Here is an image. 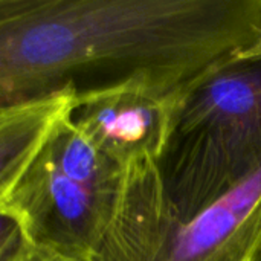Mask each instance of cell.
<instances>
[{
  "instance_id": "cell-3",
  "label": "cell",
  "mask_w": 261,
  "mask_h": 261,
  "mask_svg": "<svg viewBox=\"0 0 261 261\" xmlns=\"http://www.w3.org/2000/svg\"><path fill=\"white\" fill-rule=\"evenodd\" d=\"M124 182L125 168L98 151L69 115L0 197V213L12 216L32 245L89 261L116 217Z\"/></svg>"
},
{
  "instance_id": "cell-8",
  "label": "cell",
  "mask_w": 261,
  "mask_h": 261,
  "mask_svg": "<svg viewBox=\"0 0 261 261\" xmlns=\"http://www.w3.org/2000/svg\"><path fill=\"white\" fill-rule=\"evenodd\" d=\"M237 58H261V34L254 41V44L249 46L245 52H242Z\"/></svg>"
},
{
  "instance_id": "cell-1",
  "label": "cell",
  "mask_w": 261,
  "mask_h": 261,
  "mask_svg": "<svg viewBox=\"0 0 261 261\" xmlns=\"http://www.w3.org/2000/svg\"><path fill=\"white\" fill-rule=\"evenodd\" d=\"M261 34V0H0V107L139 84L177 95Z\"/></svg>"
},
{
  "instance_id": "cell-2",
  "label": "cell",
  "mask_w": 261,
  "mask_h": 261,
  "mask_svg": "<svg viewBox=\"0 0 261 261\" xmlns=\"http://www.w3.org/2000/svg\"><path fill=\"white\" fill-rule=\"evenodd\" d=\"M164 199L182 220L261 168V58H232L182 90L158 162Z\"/></svg>"
},
{
  "instance_id": "cell-5",
  "label": "cell",
  "mask_w": 261,
  "mask_h": 261,
  "mask_svg": "<svg viewBox=\"0 0 261 261\" xmlns=\"http://www.w3.org/2000/svg\"><path fill=\"white\" fill-rule=\"evenodd\" d=\"M177 95L128 84L75 99L70 121L98 151L124 168L158 162Z\"/></svg>"
},
{
  "instance_id": "cell-6",
  "label": "cell",
  "mask_w": 261,
  "mask_h": 261,
  "mask_svg": "<svg viewBox=\"0 0 261 261\" xmlns=\"http://www.w3.org/2000/svg\"><path fill=\"white\" fill-rule=\"evenodd\" d=\"M73 104L72 95L54 93L0 107V197L35 161Z\"/></svg>"
},
{
  "instance_id": "cell-4",
  "label": "cell",
  "mask_w": 261,
  "mask_h": 261,
  "mask_svg": "<svg viewBox=\"0 0 261 261\" xmlns=\"http://www.w3.org/2000/svg\"><path fill=\"white\" fill-rule=\"evenodd\" d=\"M89 261H261V168L182 220L164 199L156 162L127 167L116 217Z\"/></svg>"
},
{
  "instance_id": "cell-7",
  "label": "cell",
  "mask_w": 261,
  "mask_h": 261,
  "mask_svg": "<svg viewBox=\"0 0 261 261\" xmlns=\"http://www.w3.org/2000/svg\"><path fill=\"white\" fill-rule=\"evenodd\" d=\"M8 261H78L73 258H67L64 255L55 254L44 248L32 245L29 240L23 245V248Z\"/></svg>"
}]
</instances>
